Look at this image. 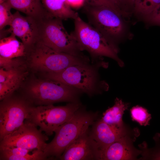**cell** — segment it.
Segmentation results:
<instances>
[{
  "instance_id": "1",
  "label": "cell",
  "mask_w": 160,
  "mask_h": 160,
  "mask_svg": "<svg viewBox=\"0 0 160 160\" xmlns=\"http://www.w3.org/2000/svg\"><path fill=\"white\" fill-rule=\"evenodd\" d=\"M108 64L103 58L93 62L73 65L57 72L47 73V79L61 82L76 88L89 96L108 90L109 86L101 80L99 70Z\"/></svg>"
},
{
  "instance_id": "2",
  "label": "cell",
  "mask_w": 160,
  "mask_h": 160,
  "mask_svg": "<svg viewBox=\"0 0 160 160\" xmlns=\"http://www.w3.org/2000/svg\"><path fill=\"white\" fill-rule=\"evenodd\" d=\"M74 30L71 33L83 51L88 52L91 62L107 57L115 60L120 67L124 65L119 57V49L107 37L98 30L84 21L78 15L74 19Z\"/></svg>"
},
{
  "instance_id": "3",
  "label": "cell",
  "mask_w": 160,
  "mask_h": 160,
  "mask_svg": "<svg viewBox=\"0 0 160 160\" xmlns=\"http://www.w3.org/2000/svg\"><path fill=\"white\" fill-rule=\"evenodd\" d=\"M97 117L96 113L87 111L80 107L71 119L55 130L54 138L47 144L43 151L46 157L59 159L73 141L89 129Z\"/></svg>"
},
{
  "instance_id": "4",
  "label": "cell",
  "mask_w": 160,
  "mask_h": 160,
  "mask_svg": "<svg viewBox=\"0 0 160 160\" xmlns=\"http://www.w3.org/2000/svg\"><path fill=\"white\" fill-rule=\"evenodd\" d=\"M26 56L32 68L47 73L58 72L73 65L90 62L85 55L78 56L58 52L39 40L28 49Z\"/></svg>"
},
{
  "instance_id": "5",
  "label": "cell",
  "mask_w": 160,
  "mask_h": 160,
  "mask_svg": "<svg viewBox=\"0 0 160 160\" xmlns=\"http://www.w3.org/2000/svg\"><path fill=\"white\" fill-rule=\"evenodd\" d=\"M81 93L73 87L47 79L32 81L26 89L25 95L31 103L39 106L59 102H79Z\"/></svg>"
},
{
  "instance_id": "6",
  "label": "cell",
  "mask_w": 160,
  "mask_h": 160,
  "mask_svg": "<svg viewBox=\"0 0 160 160\" xmlns=\"http://www.w3.org/2000/svg\"><path fill=\"white\" fill-rule=\"evenodd\" d=\"M62 20L50 17L39 21L38 40L58 52L84 55L75 38L65 28Z\"/></svg>"
},
{
  "instance_id": "7",
  "label": "cell",
  "mask_w": 160,
  "mask_h": 160,
  "mask_svg": "<svg viewBox=\"0 0 160 160\" xmlns=\"http://www.w3.org/2000/svg\"><path fill=\"white\" fill-rule=\"evenodd\" d=\"M80 105V102H71L62 106H31L25 121L39 127L45 135L51 136L59 127L71 118Z\"/></svg>"
},
{
  "instance_id": "8",
  "label": "cell",
  "mask_w": 160,
  "mask_h": 160,
  "mask_svg": "<svg viewBox=\"0 0 160 160\" xmlns=\"http://www.w3.org/2000/svg\"><path fill=\"white\" fill-rule=\"evenodd\" d=\"M83 8L88 23L117 46L116 42L124 30L121 14L109 7L87 2Z\"/></svg>"
},
{
  "instance_id": "9",
  "label": "cell",
  "mask_w": 160,
  "mask_h": 160,
  "mask_svg": "<svg viewBox=\"0 0 160 160\" xmlns=\"http://www.w3.org/2000/svg\"><path fill=\"white\" fill-rule=\"evenodd\" d=\"M0 141L22 126L28 118L31 103L12 95L1 101Z\"/></svg>"
},
{
  "instance_id": "10",
  "label": "cell",
  "mask_w": 160,
  "mask_h": 160,
  "mask_svg": "<svg viewBox=\"0 0 160 160\" xmlns=\"http://www.w3.org/2000/svg\"><path fill=\"white\" fill-rule=\"evenodd\" d=\"M33 124L25 121L19 129L0 141V149L8 148L19 147L30 150L44 151L48 140Z\"/></svg>"
},
{
  "instance_id": "11",
  "label": "cell",
  "mask_w": 160,
  "mask_h": 160,
  "mask_svg": "<svg viewBox=\"0 0 160 160\" xmlns=\"http://www.w3.org/2000/svg\"><path fill=\"white\" fill-rule=\"evenodd\" d=\"M20 57H0V100L12 95L25 79L27 72Z\"/></svg>"
},
{
  "instance_id": "12",
  "label": "cell",
  "mask_w": 160,
  "mask_h": 160,
  "mask_svg": "<svg viewBox=\"0 0 160 160\" xmlns=\"http://www.w3.org/2000/svg\"><path fill=\"white\" fill-rule=\"evenodd\" d=\"M128 135L114 142L104 149H98L95 160H135L141 154L142 151L137 149L133 143L135 136Z\"/></svg>"
},
{
  "instance_id": "13",
  "label": "cell",
  "mask_w": 160,
  "mask_h": 160,
  "mask_svg": "<svg viewBox=\"0 0 160 160\" xmlns=\"http://www.w3.org/2000/svg\"><path fill=\"white\" fill-rule=\"evenodd\" d=\"M9 28L6 32L19 38L28 50L39 40V21L22 15L17 11L13 14Z\"/></svg>"
},
{
  "instance_id": "14",
  "label": "cell",
  "mask_w": 160,
  "mask_h": 160,
  "mask_svg": "<svg viewBox=\"0 0 160 160\" xmlns=\"http://www.w3.org/2000/svg\"><path fill=\"white\" fill-rule=\"evenodd\" d=\"M98 149L89 129L73 141L59 159L61 160H95Z\"/></svg>"
},
{
  "instance_id": "15",
  "label": "cell",
  "mask_w": 160,
  "mask_h": 160,
  "mask_svg": "<svg viewBox=\"0 0 160 160\" xmlns=\"http://www.w3.org/2000/svg\"><path fill=\"white\" fill-rule=\"evenodd\" d=\"M125 126L119 128L108 124L101 119L93 124L90 135L99 149H104L125 136L132 134Z\"/></svg>"
},
{
  "instance_id": "16",
  "label": "cell",
  "mask_w": 160,
  "mask_h": 160,
  "mask_svg": "<svg viewBox=\"0 0 160 160\" xmlns=\"http://www.w3.org/2000/svg\"><path fill=\"white\" fill-rule=\"evenodd\" d=\"M14 9L38 21L52 17L45 9L41 0H6L4 1Z\"/></svg>"
},
{
  "instance_id": "17",
  "label": "cell",
  "mask_w": 160,
  "mask_h": 160,
  "mask_svg": "<svg viewBox=\"0 0 160 160\" xmlns=\"http://www.w3.org/2000/svg\"><path fill=\"white\" fill-rule=\"evenodd\" d=\"M28 49L21 41L12 34L0 40V57L14 59L26 57Z\"/></svg>"
},
{
  "instance_id": "18",
  "label": "cell",
  "mask_w": 160,
  "mask_h": 160,
  "mask_svg": "<svg viewBox=\"0 0 160 160\" xmlns=\"http://www.w3.org/2000/svg\"><path fill=\"white\" fill-rule=\"evenodd\" d=\"M47 159L43 151H33L19 147L0 149V160H42Z\"/></svg>"
},
{
  "instance_id": "19",
  "label": "cell",
  "mask_w": 160,
  "mask_h": 160,
  "mask_svg": "<svg viewBox=\"0 0 160 160\" xmlns=\"http://www.w3.org/2000/svg\"><path fill=\"white\" fill-rule=\"evenodd\" d=\"M46 11L51 17L62 20L74 19L79 15L72 9L66 0H41Z\"/></svg>"
},
{
  "instance_id": "20",
  "label": "cell",
  "mask_w": 160,
  "mask_h": 160,
  "mask_svg": "<svg viewBox=\"0 0 160 160\" xmlns=\"http://www.w3.org/2000/svg\"><path fill=\"white\" fill-rule=\"evenodd\" d=\"M129 105L128 103H124L122 100L116 98L113 105L103 113L101 119L108 124L119 128L124 127L125 125L122 117Z\"/></svg>"
},
{
  "instance_id": "21",
  "label": "cell",
  "mask_w": 160,
  "mask_h": 160,
  "mask_svg": "<svg viewBox=\"0 0 160 160\" xmlns=\"http://www.w3.org/2000/svg\"><path fill=\"white\" fill-rule=\"evenodd\" d=\"M133 7L137 13L148 17L160 7V0H135Z\"/></svg>"
},
{
  "instance_id": "22",
  "label": "cell",
  "mask_w": 160,
  "mask_h": 160,
  "mask_svg": "<svg viewBox=\"0 0 160 160\" xmlns=\"http://www.w3.org/2000/svg\"><path fill=\"white\" fill-rule=\"evenodd\" d=\"M130 112L133 121L137 122L141 126L149 125L152 117L146 109L137 105L132 107L130 109Z\"/></svg>"
},
{
  "instance_id": "23",
  "label": "cell",
  "mask_w": 160,
  "mask_h": 160,
  "mask_svg": "<svg viewBox=\"0 0 160 160\" xmlns=\"http://www.w3.org/2000/svg\"><path fill=\"white\" fill-rule=\"evenodd\" d=\"M11 8L5 2L0 4V30L2 31L5 27L9 25L12 18Z\"/></svg>"
},
{
  "instance_id": "24",
  "label": "cell",
  "mask_w": 160,
  "mask_h": 160,
  "mask_svg": "<svg viewBox=\"0 0 160 160\" xmlns=\"http://www.w3.org/2000/svg\"><path fill=\"white\" fill-rule=\"evenodd\" d=\"M89 3L105 6L112 9L121 15V11L118 8L111 0H86Z\"/></svg>"
},
{
  "instance_id": "25",
  "label": "cell",
  "mask_w": 160,
  "mask_h": 160,
  "mask_svg": "<svg viewBox=\"0 0 160 160\" xmlns=\"http://www.w3.org/2000/svg\"><path fill=\"white\" fill-rule=\"evenodd\" d=\"M66 1L72 9H78L84 6L86 0H66Z\"/></svg>"
},
{
  "instance_id": "26",
  "label": "cell",
  "mask_w": 160,
  "mask_h": 160,
  "mask_svg": "<svg viewBox=\"0 0 160 160\" xmlns=\"http://www.w3.org/2000/svg\"><path fill=\"white\" fill-rule=\"evenodd\" d=\"M135 0H119L118 7L120 9V7L122 6L127 7H134Z\"/></svg>"
},
{
  "instance_id": "27",
  "label": "cell",
  "mask_w": 160,
  "mask_h": 160,
  "mask_svg": "<svg viewBox=\"0 0 160 160\" xmlns=\"http://www.w3.org/2000/svg\"><path fill=\"white\" fill-rule=\"evenodd\" d=\"M111 1L118 8L119 0H111Z\"/></svg>"
},
{
  "instance_id": "28",
  "label": "cell",
  "mask_w": 160,
  "mask_h": 160,
  "mask_svg": "<svg viewBox=\"0 0 160 160\" xmlns=\"http://www.w3.org/2000/svg\"><path fill=\"white\" fill-rule=\"evenodd\" d=\"M6 0H0V4L5 1Z\"/></svg>"
}]
</instances>
